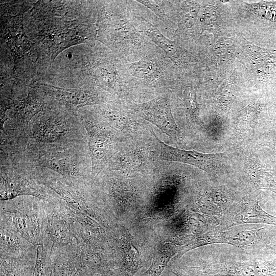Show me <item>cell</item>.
<instances>
[{"mask_svg":"<svg viewBox=\"0 0 276 276\" xmlns=\"http://www.w3.org/2000/svg\"><path fill=\"white\" fill-rule=\"evenodd\" d=\"M97 4V38L124 64L137 61L159 48L135 27L131 1Z\"/></svg>","mask_w":276,"mask_h":276,"instance_id":"6da1fadb","label":"cell"},{"mask_svg":"<svg viewBox=\"0 0 276 276\" xmlns=\"http://www.w3.org/2000/svg\"><path fill=\"white\" fill-rule=\"evenodd\" d=\"M91 51L85 70L94 84L129 103L136 97L146 96L128 74L125 64L111 50L98 48Z\"/></svg>","mask_w":276,"mask_h":276,"instance_id":"7a4b0ae2","label":"cell"},{"mask_svg":"<svg viewBox=\"0 0 276 276\" xmlns=\"http://www.w3.org/2000/svg\"><path fill=\"white\" fill-rule=\"evenodd\" d=\"M127 72L147 96L169 93L180 71L159 48L142 59L125 64Z\"/></svg>","mask_w":276,"mask_h":276,"instance_id":"3957f363","label":"cell"},{"mask_svg":"<svg viewBox=\"0 0 276 276\" xmlns=\"http://www.w3.org/2000/svg\"><path fill=\"white\" fill-rule=\"evenodd\" d=\"M240 250L189 269L197 276H276V255L265 259L266 255Z\"/></svg>","mask_w":276,"mask_h":276,"instance_id":"277c9868","label":"cell"},{"mask_svg":"<svg viewBox=\"0 0 276 276\" xmlns=\"http://www.w3.org/2000/svg\"><path fill=\"white\" fill-rule=\"evenodd\" d=\"M269 231L266 226L256 224H243L225 230L216 228L208 231L193 240L180 245V250L174 257L179 259L193 249L202 246L223 243L236 246L242 250L258 251L271 243Z\"/></svg>","mask_w":276,"mask_h":276,"instance_id":"5b68a950","label":"cell"},{"mask_svg":"<svg viewBox=\"0 0 276 276\" xmlns=\"http://www.w3.org/2000/svg\"><path fill=\"white\" fill-rule=\"evenodd\" d=\"M129 107L136 116L156 126L170 137L176 140L179 137V129L172 115L169 93L144 102L129 103Z\"/></svg>","mask_w":276,"mask_h":276,"instance_id":"8992f818","label":"cell"},{"mask_svg":"<svg viewBox=\"0 0 276 276\" xmlns=\"http://www.w3.org/2000/svg\"><path fill=\"white\" fill-rule=\"evenodd\" d=\"M159 149L158 159L175 162L194 166L206 172L213 180L218 176L225 158V153H203L187 151L170 146L160 141L152 132Z\"/></svg>","mask_w":276,"mask_h":276,"instance_id":"52a82bcc","label":"cell"},{"mask_svg":"<svg viewBox=\"0 0 276 276\" xmlns=\"http://www.w3.org/2000/svg\"><path fill=\"white\" fill-rule=\"evenodd\" d=\"M264 224L276 226V217L265 211L252 196L242 198L221 216L216 228L225 230L243 224Z\"/></svg>","mask_w":276,"mask_h":276,"instance_id":"ba28073f","label":"cell"},{"mask_svg":"<svg viewBox=\"0 0 276 276\" xmlns=\"http://www.w3.org/2000/svg\"><path fill=\"white\" fill-rule=\"evenodd\" d=\"M32 87L42 90L70 107L100 104L106 100L105 95L95 89L65 88L41 83H34Z\"/></svg>","mask_w":276,"mask_h":276,"instance_id":"9c48e42d","label":"cell"},{"mask_svg":"<svg viewBox=\"0 0 276 276\" xmlns=\"http://www.w3.org/2000/svg\"><path fill=\"white\" fill-rule=\"evenodd\" d=\"M239 199L234 192L225 186L206 185L200 193L198 208L204 215L219 219Z\"/></svg>","mask_w":276,"mask_h":276,"instance_id":"30bf717a","label":"cell"},{"mask_svg":"<svg viewBox=\"0 0 276 276\" xmlns=\"http://www.w3.org/2000/svg\"><path fill=\"white\" fill-rule=\"evenodd\" d=\"M83 122L88 140L92 170L96 173L105 163L112 135L94 121L85 119Z\"/></svg>","mask_w":276,"mask_h":276,"instance_id":"8fae6325","label":"cell"},{"mask_svg":"<svg viewBox=\"0 0 276 276\" xmlns=\"http://www.w3.org/2000/svg\"><path fill=\"white\" fill-rule=\"evenodd\" d=\"M151 10L164 25L167 37L173 35L177 25V11L175 1L137 0Z\"/></svg>","mask_w":276,"mask_h":276,"instance_id":"7c38bea8","label":"cell"},{"mask_svg":"<svg viewBox=\"0 0 276 276\" xmlns=\"http://www.w3.org/2000/svg\"><path fill=\"white\" fill-rule=\"evenodd\" d=\"M129 103H111L99 107L98 111L111 125L118 129L125 128L130 125L131 118L135 116L129 107Z\"/></svg>","mask_w":276,"mask_h":276,"instance_id":"4fadbf2b","label":"cell"},{"mask_svg":"<svg viewBox=\"0 0 276 276\" xmlns=\"http://www.w3.org/2000/svg\"><path fill=\"white\" fill-rule=\"evenodd\" d=\"M67 130L62 122L56 118L41 120L35 127L33 136L35 139L47 143L55 142L63 137Z\"/></svg>","mask_w":276,"mask_h":276,"instance_id":"5bb4252c","label":"cell"},{"mask_svg":"<svg viewBox=\"0 0 276 276\" xmlns=\"http://www.w3.org/2000/svg\"><path fill=\"white\" fill-rule=\"evenodd\" d=\"M248 187L254 190H267L276 194V176L258 163L250 167L245 178Z\"/></svg>","mask_w":276,"mask_h":276,"instance_id":"9a60e30c","label":"cell"},{"mask_svg":"<svg viewBox=\"0 0 276 276\" xmlns=\"http://www.w3.org/2000/svg\"><path fill=\"white\" fill-rule=\"evenodd\" d=\"M180 245L168 242L155 254L151 265L142 276H160L170 260L179 252Z\"/></svg>","mask_w":276,"mask_h":276,"instance_id":"2e32d148","label":"cell"},{"mask_svg":"<svg viewBox=\"0 0 276 276\" xmlns=\"http://www.w3.org/2000/svg\"><path fill=\"white\" fill-rule=\"evenodd\" d=\"M72 156L62 154L52 155L44 160V166L62 174H74L77 172V165Z\"/></svg>","mask_w":276,"mask_h":276,"instance_id":"e0dca14e","label":"cell"},{"mask_svg":"<svg viewBox=\"0 0 276 276\" xmlns=\"http://www.w3.org/2000/svg\"><path fill=\"white\" fill-rule=\"evenodd\" d=\"M13 103L15 117L24 122L29 121L42 108V104L31 96L24 99L13 101Z\"/></svg>","mask_w":276,"mask_h":276,"instance_id":"ac0fdd59","label":"cell"},{"mask_svg":"<svg viewBox=\"0 0 276 276\" xmlns=\"http://www.w3.org/2000/svg\"><path fill=\"white\" fill-rule=\"evenodd\" d=\"M7 40L8 43L16 57H19L27 50V44L24 39L25 33L20 22H13L9 29Z\"/></svg>","mask_w":276,"mask_h":276,"instance_id":"d6986e66","label":"cell"},{"mask_svg":"<svg viewBox=\"0 0 276 276\" xmlns=\"http://www.w3.org/2000/svg\"><path fill=\"white\" fill-rule=\"evenodd\" d=\"M172 273L175 274L176 276H192L188 273H187L186 271L184 270H182L181 269H174L172 271Z\"/></svg>","mask_w":276,"mask_h":276,"instance_id":"ffe728a7","label":"cell"},{"mask_svg":"<svg viewBox=\"0 0 276 276\" xmlns=\"http://www.w3.org/2000/svg\"><path fill=\"white\" fill-rule=\"evenodd\" d=\"M272 143L274 148L276 149V135L273 139Z\"/></svg>","mask_w":276,"mask_h":276,"instance_id":"44dd1931","label":"cell"},{"mask_svg":"<svg viewBox=\"0 0 276 276\" xmlns=\"http://www.w3.org/2000/svg\"><path fill=\"white\" fill-rule=\"evenodd\" d=\"M272 249L276 251V242H274L272 244Z\"/></svg>","mask_w":276,"mask_h":276,"instance_id":"7402d4cb","label":"cell"}]
</instances>
